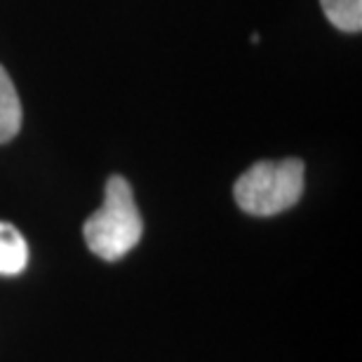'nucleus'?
<instances>
[{
	"label": "nucleus",
	"mask_w": 362,
	"mask_h": 362,
	"mask_svg": "<svg viewBox=\"0 0 362 362\" xmlns=\"http://www.w3.org/2000/svg\"><path fill=\"white\" fill-rule=\"evenodd\" d=\"M28 264V245L12 223L0 221V275H19Z\"/></svg>",
	"instance_id": "7ed1b4c3"
},
{
	"label": "nucleus",
	"mask_w": 362,
	"mask_h": 362,
	"mask_svg": "<svg viewBox=\"0 0 362 362\" xmlns=\"http://www.w3.org/2000/svg\"><path fill=\"white\" fill-rule=\"evenodd\" d=\"M320 5L339 31L358 33L362 28V0H320Z\"/></svg>",
	"instance_id": "39448f33"
},
{
	"label": "nucleus",
	"mask_w": 362,
	"mask_h": 362,
	"mask_svg": "<svg viewBox=\"0 0 362 362\" xmlns=\"http://www.w3.org/2000/svg\"><path fill=\"white\" fill-rule=\"evenodd\" d=\"M303 193V163L287 160L255 163L235 181L233 195L243 212L252 216H273L296 205Z\"/></svg>",
	"instance_id": "f03ea898"
},
{
	"label": "nucleus",
	"mask_w": 362,
	"mask_h": 362,
	"mask_svg": "<svg viewBox=\"0 0 362 362\" xmlns=\"http://www.w3.org/2000/svg\"><path fill=\"white\" fill-rule=\"evenodd\" d=\"M21 127V101L10 81V74L0 66V144H7L19 134Z\"/></svg>",
	"instance_id": "20e7f679"
},
{
	"label": "nucleus",
	"mask_w": 362,
	"mask_h": 362,
	"mask_svg": "<svg viewBox=\"0 0 362 362\" xmlns=\"http://www.w3.org/2000/svg\"><path fill=\"white\" fill-rule=\"evenodd\" d=\"M83 233L90 252L104 262H118L136 247L144 233V221L125 177L113 175L106 181L104 205L85 221Z\"/></svg>",
	"instance_id": "f257e3e1"
}]
</instances>
